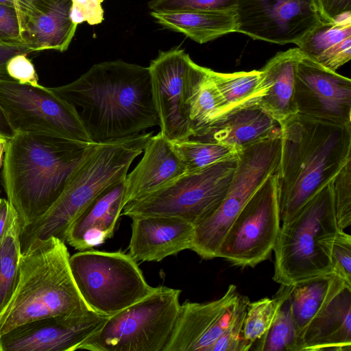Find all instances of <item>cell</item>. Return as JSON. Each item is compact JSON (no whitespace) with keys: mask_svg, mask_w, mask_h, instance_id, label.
<instances>
[{"mask_svg":"<svg viewBox=\"0 0 351 351\" xmlns=\"http://www.w3.org/2000/svg\"><path fill=\"white\" fill-rule=\"evenodd\" d=\"M210 74L224 102L223 116L258 105L268 89L261 70L220 73L210 69Z\"/></svg>","mask_w":351,"mask_h":351,"instance_id":"obj_28","label":"cell"},{"mask_svg":"<svg viewBox=\"0 0 351 351\" xmlns=\"http://www.w3.org/2000/svg\"><path fill=\"white\" fill-rule=\"evenodd\" d=\"M152 16L165 28L182 33L203 44L237 32L235 10L154 12Z\"/></svg>","mask_w":351,"mask_h":351,"instance_id":"obj_27","label":"cell"},{"mask_svg":"<svg viewBox=\"0 0 351 351\" xmlns=\"http://www.w3.org/2000/svg\"><path fill=\"white\" fill-rule=\"evenodd\" d=\"M238 156L185 173L161 190L128 203L121 215L173 217L195 225L211 214L225 197Z\"/></svg>","mask_w":351,"mask_h":351,"instance_id":"obj_10","label":"cell"},{"mask_svg":"<svg viewBox=\"0 0 351 351\" xmlns=\"http://www.w3.org/2000/svg\"><path fill=\"white\" fill-rule=\"evenodd\" d=\"M143 153L124 180L123 207L161 190L186 173L171 142L160 132L152 136Z\"/></svg>","mask_w":351,"mask_h":351,"instance_id":"obj_19","label":"cell"},{"mask_svg":"<svg viewBox=\"0 0 351 351\" xmlns=\"http://www.w3.org/2000/svg\"><path fill=\"white\" fill-rule=\"evenodd\" d=\"M237 33L278 45L295 44L321 21L315 0H239Z\"/></svg>","mask_w":351,"mask_h":351,"instance_id":"obj_14","label":"cell"},{"mask_svg":"<svg viewBox=\"0 0 351 351\" xmlns=\"http://www.w3.org/2000/svg\"><path fill=\"white\" fill-rule=\"evenodd\" d=\"M322 20L332 21L351 12V0H315Z\"/></svg>","mask_w":351,"mask_h":351,"instance_id":"obj_41","label":"cell"},{"mask_svg":"<svg viewBox=\"0 0 351 351\" xmlns=\"http://www.w3.org/2000/svg\"><path fill=\"white\" fill-rule=\"evenodd\" d=\"M131 219L129 254L136 261L160 262L190 250L194 234L192 223L166 216H136Z\"/></svg>","mask_w":351,"mask_h":351,"instance_id":"obj_18","label":"cell"},{"mask_svg":"<svg viewBox=\"0 0 351 351\" xmlns=\"http://www.w3.org/2000/svg\"><path fill=\"white\" fill-rule=\"evenodd\" d=\"M8 141H5L3 139L0 138V169L1 168L3 165V154L5 151L6 144Z\"/></svg>","mask_w":351,"mask_h":351,"instance_id":"obj_46","label":"cell"},{"mask_svg":"<svg viewBox=\"0 0 351 351\" xmlns=\"http://www.w3.org/2000/svg\"><path fill=\"white\" fill-rule=\"evenodd\" d=\"M181 290L165 286L136 303L106 317L78 350L90 351H163L180 308Z\"/></svg>","mask_w":351,"mask_h":351,"instance_id":"obj_7","label":"cell"},{"mask_svg":"<svg viewBox=\"0 0 351 351\" xmlns=\"http://www.w3.org/2000/svg\"><path fill=\"white\" fill-rule=\"evenodd\" d=\"M296 45L305 56L336 71L351 58V12L322 20Z\"/></svg>","mask_w":351,"mask_h":351,"instance_id":"obj_25","label":"cell"},{"mask_svg":"<svg viewBox=\"0 0 351 351\" xmlns=\"http://www.w3.org/2000/svg\"><path fill=\"white\" fill-rule=\"evenodd\" d=\"M297 113L327 123L351 125V80L304 54L295 75Z\"/></svg>","mask_w":351,"mask_h":351,"instance_id":"obj_15","label":"cell"},{"mask_svg":"<svg viewBox=\"0 0 351 351\" xmlns=\"http://www.w3.org/2000/svg\"><path fill=\"white\" fill-rule=\"evenodd\" d=\"M338 228L351 225V160L329 182Z\"/></svg>","mask_w":351,"mask_h":351,"instance_id":"obj_35","label":"cell"},{"mask_svg":"<svg viewBox=\"0 0 351 351\" xmlns=\"http://www.w3.org/2000/svg\"><path fill=\"white\" fill-rule=\"evenodd\" d=\"M351 351V286L341 291L310 322L300 351Z\"/></svg>","mask_w":351,"mask_h":351,"instance_id":"obj_23","label":"cell"},{"mask_svg":"<svg viewBox=\"0 0 351 351\" xmlns=\"http://www.w3.org/2000/svg\"><path fill=\"white\" fill-rule=\"evenodd\" d=\"M27 53L14 55L7 62L5 71L13 80L24 84L39 86L38 76Z\"/></svg>","mask_w":351,"mask_h":351,"instance_id":"obj_40","label":"cell"},{"mask_svg":"<svg viewBox=\"0 0 351 351\" xmlns=\"http://www.w3.org/2000/svg\"><path fill=\"white\" fill-rule=\"evenodd\" d=\"M319 245L328 255L334 274L351 285V236L339 229L324 237Z\"/></svg>","mask_w":351,"mask_h":351,"instance_id":"obj_34","label":"cell"},{"mask_svg":"<svg viewBox=\"0 0 351 351\" xmlns=\"http://www.w3.org/2000/svg\"><path fill=\"white\" fill-rule=\"evenodd\" d=\"M71 0H34L25 14L26 40L34 52L65 51L77 25L70 18Z\"/></svg>","mask_w":351,"mask_h":351,"instance_id":"obj_22","label":"cell"},{"mask_svg":"<svg viewBox=\"0 0 351 351\" xmlns=\"http://www.w3.org/2000/svg\"><path fill=\"white\" fill-rule=\"evenodd\" d=\"M107 316H53L20 325L0 337V351H74Z\"/></svg>","mask_w":351,"mask_h":351,"instance_id":"obj_17","label":"cell"},{"mask_svg":"<svg viewBox=\"0 0 351 351\" xmlns=\"http://www.w3.org/2000/svg\"><path fill=\"white\" fill-rule=\"evenodd\" d=\"M182 160L186 173L197 171L217 162L236 157L241 151L225 144L189 138L170 141Z\"/></svg>","mask_w":351,"mask_h":351,"instance_id":"obj_32","label":"cell"},{"mask_svg":"<svg viewBox=\"0 0 351 351\" xmlns=\"http://www.w3.org/2000/svg\"><path fill=\"white\" fill-rule=\"evenodd\" d=\"M123 182L104 191L74 220L65 243L83 251L98 246L113 236L123 208Z\"/></svg>","mask_w":351,"mask_h":351,"instance_id":"obj_21","label":"cell"},{"mask_svg":"<svg viewBox=\"0 0 351 351\" xmlns=\"http://www.w3.org/2000/svg\"><path fill=\"white\" fill-rule=\"evenodd\" d=\"M34 0H0V4L19 9L26 14Z\"/></svg>","mask_w":351,"mask_h":351,"instance_id":"obj_45","label":"cell"},{"mask_svg":"<svg viewBox=\"0 0 351 351\" xmlns=\"http://www.w3.org/2000/svg\"><path fill=\"white\" fill-rule=\"evenodd\" d=\"M239 0H152L151 12H178L235 10Z\"/></svg>","mask_w":351,"mask_h":351,"instance_id":"obj_36","label":"cell"},{"mask_svg":"<svg viewBox=\"0 0 351 351\" xmlns=\"http://www.w3.org/2000/svg\"><path fill=\"white\" fill-rule=\"evenodd\" d=\"M89 145L25 132L7 142L3 186L21 230L57 200Z\"/></svg>","mask_w":351,"mask_h":351,"instance_id":"obj_3","label":"cell"},{"mask_svg":"<svg viewBox=\"0 0 351 351\" xmlns=\"http://www.w3.org/2000/svg\"><path fill=\"white\" fill-rule=\"evenodd\" d=\"M15 134L2 108L0 106V138L5 141L10 140Z\"/></svg>","mask_w":351,"mask_h":351,"instance_id":"obj_44","label":"cell"},{"mask_svg":"<svg viewBox=\"0 0 351 351\" xmlns=\"http://www.w3.org/2000/svg\"><path fill=\"white\" fill-rule=\"evenodd\" d=\"M51 89L76 109L94 143L159 125L148 67L121 60L105 61L72 82Z\"/></svg>","mask_w":351,"mask_h":351,"instance_id":"obj_1","label":"cell"},{"mask_svg":"<svg viewBox=\"0 0 351 351\" xmlns=\"http://www.w3.org/2000/svg\"><path fill=\"white\" fill-rule=\"evenodd\" d=\"M69 266L84 302L104 316L122 311L154 289L137 261L121 251H80L70 256Z\"/></svg>","mask_w":351,"mask_h":351,"instance_id":"obj_8","label":"cell"},{"mask_svg":"<svg viewBox=\"0 0 351 351\" xmlns=\"http://www.w3.org/2000/svg\"><path fill=\"white\" fill-rule=\"evenodd\" d=\"M282 125L258 105L232 111L192 138L216 142L239 151L282 137Z\"/></svg>","mask_w":351,"mask_h":351,"instance_id":"obj_20","label":"cell"},{"mask_svg":"<svg viewBox=\"0 0 351 351\" xmlns=\"http://www.w3.org/2000/svg\"><path fill=\"white\" fill-rule=\"evenodd\" d=\"M248 303L245 304L240 308L232 322L213 345L210 351H245L242 331Z\"/></svg>","mask_w":351,"mask_h":351,"instance_id":"obj_38","label":"cell"},{"mask_svg":"<svg viewBox=\"0 0 351 351\" xmlns=\"http://www.w3.org/2000/svg\"><path fill=\"white\" fill-rule=\"evenodd\" d=\"M70 18L76 25L86 22L89 25L100 24L104 21V0H71Z\"/></svg>","mask_w":351,"mask_h":351,"instance_id":"obj_39","label":"cell"},{"mask_svg":"<svg viewBox=\"0 0 351 351\" xmlns=\"http://www.w3.org/2000/svg\"><path fill=\"white\" fill-rule=\"evenodd\" d=\"M281 138L242 149L228 192L219 206L194 225L190 250L202 259L217 258L221 241L245 204L278 170Z\"/></svg>","mask_w":351,"mask_h":351,"instance_id":"obj_9","label":"cell"},{"mask_svg":"<svg viewBox=\"0 0 351 351\" xmlns=\"http://www.w3.org/2000/svg\"><path fill=\"white\" fill-rule=\"evenodd\" d=\"M281 225L276 174L253 194L226 232L217 251L233 265L254 267L268 259Z\"/></svg>","mask_w":351,"mask_h":351,"instance_id":"obj_12","label":"cell"},{"mask_svg":"<svg viewBox=\"0 0 351 351\" xmlns=\"http://www.w3.org/2000/svg\"><path fill=\"white\" fill-rule=\"evenodd\" d=\"M276 173L281 223L290 220L351 160V125L295 114L282 125Z\"/></svg>","mask_w":351,"mask_h":351,"instance_id":"obj_2","label":"cell"},{"mask_svg":"<svg viewBox=\"0 0 351 351\" xmlns=\"http://www.w3.org/2000/svg\"><path fill=\"white\" fill-rule=\"evenodd\" d=\"M339 229L328 183L290 220L281 223L273 250V280L291 285L334 274L330 259L319 241Z\"/></svg>","mask_w":351,"mask_h":351,"instance_id":"obj_6","label":"cell"},{"mask_svg":"<svg viewBox=\"0 0 351 351\" xmlns=\"http://www.w3.org/2000/svg\"><path fill=\"white\" fill-rule=\"evenodd\" d=\"M250 302L234 285H230L219 299L207 302L186 301L180 304L171 335L163 351H210L234 319Z\"/></svg>","mask_w":351,"mask_h":351,"instance_id":"obj_16","label":"cell"},{"mask_svg":"<svg viewBox=\"0 0 351 351\" xmlns=\"http://www.w3.org/2000/svg\"><path fill=\"white\" fill-rule=\"evenodd\" d=\"M16 210L10 202L5 198H0V241L4 237Z\"/></svg>","mask_w":351,"mask_h":351,"instance_id":"obj_43","label":"cell"},{"mask_svg":"<svg viewBox=\"0 0 351 351\" xmlns=\"http://www.w3.org/2000/svg\"><path fill=\"white\" fill-rule=\"evenodd\" d=\"M189 108L190 138L195 136L223 116L224 102L210 76V69L204 68L202 76L194 86Z\"/></svg>","mask_w":351,"mask_h":351,"instance_id":"obj_29","label":"cell"},{"mask_svg":"<svg viewBox=\"0 0 351 351\" xmlns=\"http://www.w3.org/2000/svg\"><path fill=\"white\" fill-rule=\"evenodd\" d=\"M280 285L273 298L266 297L248 303L242 331L245 351L250 350L253 344L268 330L288 298L290 285Z\"/></svg>","mask_w":351,"mask_h":351,"instance_id":"obj_31","label":"cell"},{"mask_svg":"<svg viewBox=\"0 0 351 351\" xmlns=\"http://www.w3.org/2000/svg\"><path fill=\"white\" fill-rule=\"evenodd\" d=\"M302 52L297 48L277 53L261 69L268 88L258 106L281 125L297 114L295 75Z\"/></svg>","mask_w":351,"mask_h":351,"instance_id":"obj_24","label":"cell"},{"mask_svg":"<svg viewBox=\"0 0 351 351\" xmlns=\"http://www.w3.org/2000/svg\"><path fill=\"white\" fill-rule=\"evenodd\" d=\"M69 258L65 243L55 237L36 240L22 253L17 286L0 313V337L20 325L48 317L96 313L76 287Z\"/></svg>","mask_w":351,"mask_h":351,"instance_id":"obj_5","label":"cell"},{"mask_svg":"<svg viewBox=\"0 0 351 351\" xmlns=\"http://www.w3.org/2000/svg\"><path fill=\"white\" fill-rule=\"evenodd\" d=\"M0 42L6 44H28L26 40L25 12L0 4Z\"/></svg>","mask_w":351,"mask_h":351,"instance_id":"obj_37","label":"cell"},{"mask_svg":"<svg viewBox=\"0 0 351 351\" xmlns=\"http://www.w3.org/2000/svg\"><path fill=\"white\" fill-rule=\"evenodd\" d=\"M34 52L28 44H6L0 42V74L7 73L5 65L12 56L19 53H30Z\"/></svg>","mask_w":351,"mask_h":351,"instance_id":"obj_42","label":"cell"},{"mask_svg":"<svg viewBox=\"0 0 351 351\" xmlns=\"http://www.w3.org/2000/svg\"><path fill=\"white\" fill-rule=\"evenodd\" d=\"M346 285H349L335 274L312 278L290 285L288 300L298 339V351L310 322Z\"/></svg>","mask_w":351,"mask_h":351,"instance_id":"obj_26","label":"cell"},{"mask_svg":"<svg viewBox=\"0 0 351 351\" xmlns=\"http://www.w3.org/2000/svg\"><path fill=\"white\" fill-rule=\"evenodd\" d=\"M296 335L288 298L280 308L268 330L250 350L256 351H298Z\"/></svg>","mask_w":351,"mask_h":351,"instance_id":"obj_33","label":"cell"},{"mask_svg":"<svg viewBox=\"0 0 351 351\" xmlns=\"http://www.w3.org/2000/svg\"><path fill=\"white\" fill-rule=\"evenodd\" d=\"M147 67L160 132L169 141L189 138V101L205 67L180 47L160 51Z\"/></svg>","mask_w":351,"mask_h":351,"instance_id":"obj_13","label":"cell"},{"mask_svg":"<svg viewBox=\"0 0 351 351\" xmlns=\"http://www.w3.org/2000/svg\"><path fill=\"white\" fill-rule=\"evenodd\" d=\"M20 232L16 212L0 241V313L11 299L19 281L22 256Z\"/></svg>","mask_w":351,"mask_h":351,"instance_id":"obj_30","label":"cell"},{"mask_svg":"<svg viewBox=\"0 0 351 351\" xmlns=\"http://www.w3.org/2000/svg\"><path fill=\"white\" fill-rule=\"evenodd\" d=\"M152 134L143 132L89 145L57 200L43 215L21 230L22 253L36 240L55 237L65 243L74 220L104 191L124 181L130 167L143 152Z\"/></svg>","mask_w":351,"mask_h":351,"instance_id":"obj_4","label":"cell"},{"mask_svg":"<svg viewBox=\"0 0 351 351\" xmlns=\"http://www.w3.org/2000/svg\"><path fill=\"white\" fill-rule=\"evenodd\" d=\"M0 106L16 132L94 143L76 109L51 88L24 84L0 74Z\"/></svg>","mask_w":351,"mask_h":351,"instance_id":"obj_11","label":"cell"}]
</instances>
